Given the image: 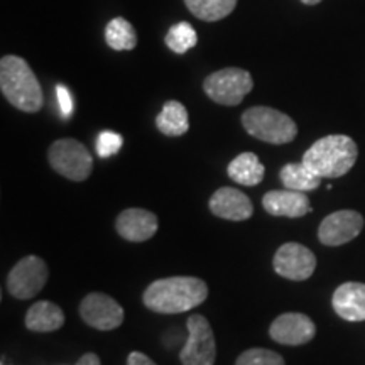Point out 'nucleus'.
Instances as JSON below:
<instances>
[{
	"label": "nucleus",
	"mask_w": 365,
	"mask_h": 365,
	"mask_svg": "<svg viewBox=\"0 0 365 365\" xmlns=\"http://www.w3.org/2000/svg\"><path fill=\"white\" fill-rule=\"evenodd\" d=\"M235 365H284V359L272 350L250 349L237 359Z\"/></svg>",
	"instance_id": "obj_24"
},
{
	"label": "nucleus",
	"mask_w": 365,
	"mask_h": 365,
	"mask_svg": "<svg viewBox=\"0 0 365 365\" xmlns=\"http://www.w3.org/2000/svg\"><path fill=\"white\" fill-rule=\"evenodd\" d=\"M281 182L286 190L293 191H307L317 190L322 185L323 178H319L317 173H313L304 163H289L282 168L279 173Z\"/></svg>",
	"instance_id": "obj_20"
},
{
	"label": "nucleus",
	"mask_w": 365,
	"mask_h": 365,
	"mask_svg": "<svg viewBox=\"0 0 365 365\" xmlns=\"http://www.w3.org/2000/svg\"><path fill=\"white\" fill-rule=\"evenodd\" d=\"M76 365H102L100 364V359L97 354H85L83 357H81L78 362H76Z\"/></svg>",
	"instance_id": "obj_28"
},
{
	"label": "nucleus",
	"mask_w": 365,
	"mask_h": 365,
	"mask_svg": "<svg viewBox=\"0 0 365 365\" xmlns=\"http://www.w3.org/2000/svg\"><path fill=\"white\" fill-rule=\"evenodd\" d=\"M242 125L249 135L269 144H287L298 135V125L286 113L271 107H250L242 113Z\"/></svg>",
	"instance_id": "obj_4"
},
{
	"label": "nucleus",
	"mask_w": 365,
	"mask_h": 365,
	"mask_svg": "<svg viewBox=\"0 0 365 365\" xmlns=\"http://www.w3.org/2000/svg\"><path fill=\"white\" fill-rule=\"evenodd\" d=\"M301 2H303L304 6H317V4L322 2V0H301Z\"/></svg>",
	"instance_id": "obj_29"
},
{
	"label": "nucleus",
	"mask_w": 365,
	"mask_h": 365,
	"mask_svg": "<svg viewBox=\"0 0 365 365\" xmlns=\"http://www.w3.org/2000/svg\"><path fill=\"white\" fill-rule=\"evenodd\" d=\"M24 323L31 331H56L65 323V313L53 301H38L27 309Z\"/></svg>",
	"instance_id": "obj_17"
},
{
	"label": "nucleus",
	"mask_w": 365,
	"mask_h": 365,
	"mask_svg": "<svg viewBox=\"0 0 365 365\" xmlns=\"http://www.w3.org/2000/svg\"><path fill=\"white\" fill-rule=\"evenodd\" d=\"M262 207L269 215L301 218L312 212V203L307 193L293 190H272L262 198Z\"/></svg>",
	"instance_id": "obj_14"
},
{
	"label": "nucleus",
	"mask_w": 365,
	"mask_h": 365,
	"mask_svg": "<svg viewBox=\"0 0 365 365\" xmlns=\"http://www.w3.org/2000/svg\"><path fill=\"white\" fill-rule=\"evenodd\" d=\"M269 335L281 345H304L317 335L313 319L303 313H284L271 323Z\"/></svg>",
	"instance_id": "obj_12"
},
{
	"label": "nucleus",
	"mask_w": 365,
	"mask_h": 365,
	"mask_svg": "<svg viewBox=\"0 0 365 365\" xmlns=\"http://www.w3.org/2000/svg\"><path fill=\"white\" fill-rule=\"evenodd\" d=\"M49 271L38 255H27L21 259L7 276V291L17 299H31L43 291L48 282Z\"/></svg>",
	"instance_id": "obj_8"
},
{
	"label": "nucleus",
	"mask_w": 365,
	"mask_h": 365,
	"mask_svg": "<svg viewBox=\"0 0 365 365\" xmlns=\"http://www.w3.org/2000/svg\"><path fill=\"white\" fill-rule=\"evenodd\" d=\"M168 48L176 54H185L190 49H193L196 43H198V34H196L195 27L190 22H178L168 31L166 38H164Z\"/></svg>",
	"instance_id": "obj_23"
},
{
	"label": "nucleus",
	"mask_w": 365,
	"mask_h": 365,
	"mask_svg": "<svg viewBox=\"0 0 365 365\" xmlns=\"http://www.w3.org/2000/svg\"><path fill=\"white\" fill-rule=\"evenodd\" d=\"M188 339L182 346L180 360L182 365H215L217 344L212 327L203 314H191L186 322Z\"/></svg>",
	"instance_id": "obj_7"
},
{
	"label": "nucleus",
	"mask_w": 365,
	"mask_h": 365,
	"mask_svg": "<svg viewBox=\"0 0 365 365\" xmlns=\"http://www.w3.org/2000/svg\"><path fill=\"white\" fill-rule=\"evenodd\" d=\"M274 271L291 281H307L317 269V257L304 245L287 242L274 254Z\"/></svg>",
	"instance_id": "obj_9"
},
{
	"label": "nucleus",
	"mask_w": 365,
	"mask_h": 365,
	"mask_svg": "<svg viewBox=\"0 0 365 365\" xmlns=\"http://www.w3.org/2000/svg\"><path fill=\"white\" fill-rule=\"evenodd\" d=\"M158 217L144 208H127L115 220V228L122 239L145 242L158 232Z\"/></svg>",
	"instance_id": "obj_15"
},
{
	"label": "nucleus",
	"mask_w": 365,
	"mask_h": 365,
	"mask_svg": "<svg viewBox=\"0 0 365 365\" xmlns=\"http://www.w3.org/2000/svg\"><path fill=\"white\" fill-rule=\"evenodd\" d=\"M208 298V286L203 279L191 276L164 277L150 282L144 291L145 308L161 314L190 312Z\"/></svg>",
	"instance_id": "obj_1"
},
{
	"label": "nucleus",
	"mask_w": 365,
	"mask_h": 365,
	"mask_svg": "<svg viewBox=\"0 0 365 365\" xmlns=\"http://www.w3.org/2000/svg\"><path fill=\"white\" fill-rule=\"evenodd\" d=\"M357 156L359 148L352 137L333 134L318 139L303 154V163L319 178L335 180L352 170Z\"/></svg>",
	"instance_id": "obj_3"
},
{
	"label": "nucleus",
	"mask_w": 365,
	"mask_h": 365,
	"mask_svg": "<svg viewBox=\"0 0 365 365\" xmlns=\"http://www.w3.org/2000/svg\"><path fill=\"white\" fill-rule=\"evenodd\" d=\"M56 97H58V105H59V110H61L63 118H70L73 113V97L70 93V90L66 88L65 85H58L56 86Z\"/></svg>",
	"instance_id": "obj_26"
},
{
	"label": "nucleus",
	"mask_w": 365,
	"mask_h": 365,
	"mask_svg": "<svg viewBox=\"0 0 365 365\" xmlns=\"http://www.w3.org/2000/svg\"><path fill=\"white\" fill-rule=\"evenodd\" d=\"M364 228V217L355 210H339L328 215L318 228V239L328 247H339L359 237Z\"/></svg>",
	"instance_id": "obj_11"
},
{
	"label": "nucleus",
	"mask_w": 365,
	"mask_h": 365,
	"mask_svg": "<svg viewBox=\"0 0 365 365\" xmlns=\"http://www.w3.org/2000/svg\"><path fill=\"white\" fill-rule=\"evenodd\" d=\"M105 43L113 51H132L137 46L134 26L124 17H115L105 27Z\"/></svg>",
	"instance_id": "obj_21"
},
{
	"label": "nucleus",
	"mask_w": 365,
	"mask_h": 365,
	"mask_svg": "<svg viewBox=\"0 0 365 365\" xmlns=\"http://www.w3.org/2000/svg\"><path fill=\"white\" fill-rule=\"evenodd\" d=\"M331 304L335 313L346 322L365 319V284L364 282H345L333 293Z\"/></svg>",
	"instance_id": "obj_16"
},
{
	"label": "nucleus",
	"mask_w": 365,
	"mask_h": 365,
	"mask_svg": "<svg viewBox=\"0 0 365 365\" xmlns=\"http://www.w3.org/2000/svg\"><path fill=\"white\" fill-rule=\"evenodd\" d=\"M252 88V76L242 68H223V70L208 75L203 81L205 93L215 103L225 105V107L240 105L245 95H249Z\"/></svg>",
	"instance_id": "obj_5"
},
{
	"label": "nucleus",
	"mask_w": 365,
	"mask_h": 365,
	"mask_svg": "<svg viewBox=\"0 0 365 365\" xmlns=\"http://www.w3.org/2000/svg\"><path fill=\"white\" fill-rule=\"evenodd\" d=\"M0 90L17 110L36 113L43 108L44 93L34 71L21 56L7 54L0 59Z\"/></svg>",
	"instance_id": "obj_2"
},
{
	"label": "nucleus",
	"mask_w": 365,
	"mask_h": 365,
	"mask_svg": "<svg viewBox=\"0 0 365 365\" xmlns=\"http://www.w3.org/2000/svg\"><path fill=\"white\" fill-rule=\"evenodd\" d=\"M127 365H156L143 352H132L127 359Z\"/></svg>",
	"instance_id": "obj_27"
},
{
	"label": "nucleus",
	"mask_w": 365,
	"mask_h": 365,
	"mask_svg": "<svg viewBox=\"0 0 365 365\" xmlns=\"http://www.w3.org/2000/svg\"><path fill=\"white\" fill-rule=\"evenodd\" d=\"M124 145V137L117 132L103 130L97 139V154L100 158H110Z\"/></svg>",
	"instance_id": "obj_25"
},
{
	"label": "nucleus",
	"mask_w": 365,
	"mask_h": 365,
	"mask_svg": "<svg viewBox=\"0 0 365 365\" xmlns=\"http://www.w3.org/2000/svg\"><path fill=\"white\" fill-rule=\"evenodd\" d=\"M228 178L244 186H255L264 180V164L254 153H242L227 168Z\"/></svg>",
	"instance_id": "obj_18"
},
{
	"label": "nucleus",
	"mask_w": 365,
	"mask_h": 365,
	"mask_svg": "<svg viewBox=\"0 0 365 365\" xmlns=\"http://www.w3.org/2000/svg\"><path fill=\"white\" fill-rule=\"evenodd\" d=\"M208 207L213 215L230 222L249 220L254 213V205L249 196L230 186L217 190L210 198Z\"/></svg>",
	"instance_id": "obj_13"
},
{
	"label": "nucleus",
	"mask_w": 365,
	"mask_h": 365,
	"mask_svg": "<svg viewBox=\"0 0 365 365\" xmlns=\"http://www.w3.org/2000/svg\"><path fill=\"white\" fill-rule=\"evenodd\" d=\"M185 4L196 19L205 22L225 19L237 7V0H185Z\"/></svg>",
	"instance_id": "obj_22"
},
{
	"label": "nucleus",
	"mask_w": 365,
	"mask_h": 365,
	"mask_svg": "<svg viewBox=\"0 0 365 365\" xmlns=\"http://www.w3.org/2000/svg\"><path fill=\"white\" fill-rule=\"evenodd\" d=\"M80 317L88 327L108 331L124 323V308L110 296L90 293L80 303Z\"/></svg>",
	"instance_id": "obj_10"
},
{
	"label": "nucleus",
	"mask_w": 365,
	"mask_h": 365,
	"mask_svg": "<svg viewBox=\"0 0 365 365\" xmlns=\"http://www.w3.org/2000/svg\"><path fill=\"white\" fill-rule=\"evenodd\" d=\"M53 170L71 181H85L93 170V158L80 140L59 139L48 150Z\"/></svg>",
	"instance_id": "obj_6"
},
{
	"label": "nucleus",
	"mask_w": 365,
	"mask_h": 365,
	"mask_svg": "<svg viewBox=\"0 0 365 365\" xmlns=\"http://www.w3.org/2000/svg\"><path fill=\"white\" fill-rule=\"evenodd\" d=\"M156 127L159 132L168 137L185 135L190 129L188 110L178 100H170L164 103L163 110L156 117Z\"/></svg>",
	"instance_id": "obj_19"
}]
</instances>
